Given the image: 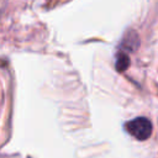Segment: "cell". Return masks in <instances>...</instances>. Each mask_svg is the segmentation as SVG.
<instances>
[{"label": "cell", "instance_id": "1", "mask_svg": "<svg viewBox=\"0 0 158 158\" xmlns=\"http://www.w3.org/2000/svg\"><path fill=\"white\" fill-rule=\"evenodd\" d=\"M126 131L138 141L147 139L152 133V123L147 117H136L125 123Z\"/></svg>", "mask_w": 158, "mask_h": 158}, {"label": "cell", "instance_id": "2", "mask_svg": "<svg viewBox=\"0 0 158 158\" xmlns=\"http://www.w3.org/2000/svg\"><path fill=\"white\" fill-rule=\"evenodd\" d=\"M138 46H139L138 36L136 35L135 31H128L122 40V47L126 49H130V51H135Z\"/></svg>", "mask_w": 158, "mask_h": 158}, {"label": "cell", "instance_id": "3", "mask_svg": "<svg viewBox=\"0 0 158 158\" xmlns=\"http://www.w3.org/2000/svg\"><path fill=\"white\" fill-rule=\"evenodd\" d=\"M128 65H130V57L125 52H118V54L116 56V64H115L116 70L123 72Z\"/></svg>", "mask_w": 158, "mask_h": 158}]
</instances>
